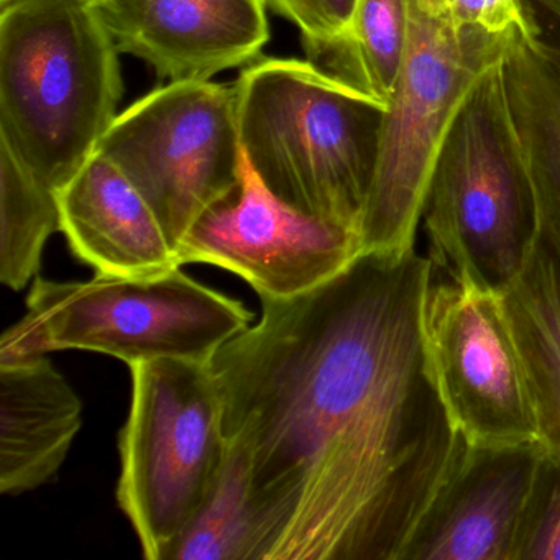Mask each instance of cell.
<instances>
[{
    "mask_svg": "<svg viewBox=\"0 0 560 560\" xmlns=\"http://www.w3.org/2000/svg\"><path fill=\"white\" fill-rule=\"evenodd\" d=\"M432 261L372 252L257 324L211 366L250 458L264 560H405L465 441L422 346Z\"/></svg>",
    "mask_w": 560,
    "mask_h": 560,
    "instance_id": "6da1fadb",
    "label": "cell"
},
{
    "mask_svg": "<svg viewBox=\"0 0 560 560\" xmlns=\"http://www.w3.org/2000/svg\"><path fill=\"white\" fill-rule=\"evenodd\" d=\"M119 54L93 0L0 2V145L51 191L116 120Z\"/></svg>",
    "mask_w": 560,
    "mask_h": 560,
    "instance_id": "7a4b0ae2",
    "label": "cell"
},
{
    "mask_svg": "<svg viewBox=\"0 0 560 560\" xmlns=\"http://www.w3.org/2000/svg\"><path fill=\"white\" fill-rule=\"evenodd\" d=\"M234 91L242 150L265 186L360 234L385 107L314 61L264 58Z\"/></svg>",
    "mask_w": 560,
    "mask_h": 560,
    "instance_id": "3957f363",
    "label": "cell"
},
{
    "mask_svg": "<svg viewBox=\"0 0 560 560\" xmlns=\"http://www.w3.org/2000/svg\"><path fill=\"white\" fill-rule=\"evenodd\" d=\"M27 307L2 336L0 363L57 350L106 353L129 366L160 359L209 363L255 319L244 303L199 283L182 268L150 278L37 277Z\"/></svg>",
    "mask_w": 560,
    "mask_h": 560,
    "instance_id": "277c9868",
    "label": "cell"
},
{
    "mask_svg": "<svg viewBox=\"0 0 560 560\" xmlns=\"http://www.w3.org/2000/svg\"><path fill=\"white\" fill-rule=\"evenodd\" d=\"M434 273L501 290L537 237L536 196L514 126L503 61L458 110L439 153L424 214Z\"/></svg>",
    "mask_w": 560,
    "mask_h": 560,
    "instance_id": "5b68a950",
    "label": "cell"
},
{
    "mask_svg": "<svg viewBox=\"0 0 560 560\" xmlns=\"http://www.w3.org/2000/svg\"><path fill=\"white\" fill-rule=\"evenodd\" d=\"M409 35L398 83L383 114L378 160L360 224L363 254L416 248L445 137L478 81L506 57L516 31L455 25L408 0Z\"/></svg>",
    "mask_w": 560,
    "mask_h": 560,
    "instance_id": "8992f818",
    "label": "cell"
},
{
    "mask_svg": "<svg viewBox=\"0 0 560 560\" xmlns=\"http://www.w3.org/2000/svg\"><path fill=\"white\" fill-rule=\"evenodd\" d=\"M129 369L117 501L143 557L168 560L224 465V399L211 362L160 359Z\"/></svg>",
    "mask_w": 560,
    "mask_h": 560,
    "instance_id": "52a82bcc",
    "label": "cell"
},
{
    "mask_svg": "<svg viewBox=\"0 0 560 560\" xmlns=\"http://www.w3.org/2000/svg\"><path fill=\"white\" fill-rule=\"evenodd\" d=\"M96 152L136 186L178 252L192 225L241 186L234 86L172 81L119 114Z\"/></svg>",
    "mask_w": 560,
    "mask_h": 560,
    "instance_id": "ba28073f",
    "label": "cell"
},
{
    "mask_svg": "<svg viewBox=\"0 0 560 560\" xmlns=\"http://www.w3.org/2000/svg\"><path fill=\"white\" fill-rule=\"evenodd\" d=\"M422 346L455 431L471 447L540 444L536 408L501 290L432 273Z\"/></svg>",
    "mask_w": 560,
    "mask_h": 560,
    "instance_id": "9c48e42d",
    "label": "cell"
},
{
    "mask_svg": "<svg viewBox=\"0 0 560 560\" xmlns=\"http://www.w3.org/2000/svg\"><path fill=\"white\" fill-rule=\"evenodd\" d=\"M182 265L224 268L270 300H291L363 255L355 229L314 218L275 196L244 153L237 191L209 209L178 250Z\"/></svg>",
    "mask_w": 560,
    "mask_h": 560,
    "instance_id": "30bf717a",
    "label": "cell"
},
{
    "mask_svg": "<svg viewBox=\"0 0 560 560\" xmlns=\"http://www.w3.org/2000/svg\"><path fill=\"white\" fill-rule=\"evenodd\" d=\"M120 54L170 81L247 65L270 40L267 0H93Z\"/></svg>",
    "mask_w": 560,
    "mask_h": 560,
    "instance_id": "8fae6325",
    "label": "cell"
},
{
    "mask_svg": "<svg viewBox=\"0 0 560 560\" xmlns=\"http://www.w3.org/2000/svg\"><path fill=\"white\" fill-rule=\"evenodd\" d=\"M544 447H471L435 498L405 560H516Z\"/></svg>",
    "mask_w": 560,
    "mask_h": 560,
    "instance_id": "7c38bea8",
    "label": "cell"
},
{
    "mask_svg": "<svg viewBox=\"0 0 560 560\" xmlns=\"http://www.w3.org/2000/svg\"><path fill=\"white\" fill-rule=\"evenodd\" d=\"M60 232L96 275L150 278L182 268L149 202L103 153L57 191Z\"/></svg>",
    "mask_w": 560,
    "mask_h": 560,
    "instance_id": "4fadbf2b",
    "label": "cell"
},
{
    "mask_svg": "<svg viewBox=\"0 0 560 560\" xmlns=\"http://www.w3.org/2000/svg\"><path fill=\"white\" fill-rule=\"evenodd\" d=\"M83 424V402L47 357L0 363V491L50 481Z\"/></svg>",
    "mask_w": 560,
    "mask_h": 560,
    "instance_id": "5bb4252c",
    "label": "cell"
},
{
    "mask_svg": "<svg viewBox=\"0 0 560 560\" xmlns=\"http://www.w3.org/2000/svg\"><path fill=\"white\" fill-rule=\"evenodd\" d=\"M501 294L533 392L540 445L560 455V264L539 238Z\"/></svg>",
    "mask_w": 560,
    "mask_h": 560,
    "instance_id": "9a60e30c",
    "label": "cell"
},
{
    "mask_svg": "<svg viewBox=\"0 0 560 560\" xmlns=\"http://www.w3.org/2000/svg\"><path fill=\"white\" fill-rule=\"evenodd\" d=\"M504 83L536 196L537 238L560 264V74L523 34L508 48Z\"/></svg>",
    "mask_w": 560,
    "mask_h": 560,
    "instance_id": "2e32d148",
    "label": "cell"
},
{
    "mask_svg": "<svg viewBox=\"0 0 560 560\" xmlns=\"http://www.w3.org/2000/svg\"><path fill=\"white\" fill-rule=\"evenodd\" d=\"M228 438L221 474L168 560H264L247 445L238 435Z\"/></svg>",
    "mask_w": 560,
    "mask_h": 560,
    "instance_id": "e0dca14e",
    "label": "cell"
},
{
    "mask_svg": "<svg viewBox=\"0 0 560 560\" xmlns=\"http://www.w3.org/2000/svg\"><path fill=\"white\" fill-rule=\"evenodd\" d=\"M408 0H359L346 40L320 58L330 74L388 106L408 50Z\"/></svg>",
    "mask_w": 560,
    "mask_h": 560,
    "instance_id": "ac0fdd59",
    "label": "cell"
},
{
    "mask_svg": "<svg viewBox=\"0 0 560 560\" xmlns=\"http://www.w3.org/2000/svg\"><path fill=\"white\" fill-rule=\"evenodd\" d=\"M60 231L57 192L22 168L0 145V281L24 290L40 270L51 234Z\"/></svg>",
    "mask_w": 560,
    "mask_h": 560,
    "instance_id": "d6986e66",
    "label": "cell"
},
{
    "mask_svg": "<svg viewBox=\"0 0 560 560\" xmlns=\"http://www.w3.org/2000/svg\"><path fill=\"white\" fill-rule=\"evenodd\" d=\"M516 560H560V455L546 448L521 527Z\"/></svg>",
    "mask_w": 560,
    "mask_h": 560,
    "instance_id": "ffe728a7",
    "label": "cell"
},
{
    "mask_svg": "<svg viewBox=\"0 0 560 560\" xmlns=\"http://www.w3.org/2000/svg\"><path fill=\"white\" fill-rule=\"evenodd\" d=\"M359 0H267L268 9L290 21L311 57L320 60L346 40Z\"/></svg>",
    "mask_w": 560,
    "mask_h": 560,
    "instance_id": "44dd1931",
    "label": "cell"
},
{
    "mask_svg": "<svg viewBox=\"0 0 560 560\" xmlns=\"http://www.w3.org/2000/svg\"><path fill=\"white\" fill-rule=\"evenodd\" d=\"M521 34L534 54L560 74V0H517Z\"/></svg>",
    "mask_w": 560,
    "mask_h": 560,
    "instance_id": "7402d4cb",
    "label": "cell"
},
{
    "mask_svg": "<svg viewBox=\"0 0 560 560\" xmlns=\"http://www.w3.org/2000/svg\"><path fill=\"white\" fill-rule=\"evenodd\" d=\"M445 15L455 25L508 34L523 25L517 0H447Z\"/></svg>",
    "mask_w": 560,
    "mask_h": 560,
    "instance_id": "603a6c76",
    "label": "cell"
},
{
    "mask_svg": "<svg viewBox=\"0 0 560 560\" xmlns=\"http://www.w3.org/2000/svg\"><path fill=\"white\" fill-rule=\"evenodd\" d=\"M416 4L432 15H444L447 9V0H416Z\"/></svg>",
    "mask_w": 560,
    "mask_h": 560,
    "instance_id": "cb8c5ba5",
    "label": "cell"
},
{
    "mask_svg": "<svg viewBox=\"0 0 560 560\" xmlns=\"http://www.w3.org/2000/svg\"><path fill=\"white\" fill-rule=\"evenodd\" d=\"M0 2H4V0H0Z\"/></svg>",
    "mask_w": 560,
    "mask_h": 560,
    "instance_id": "d4e9b609",
    "label": "cell"
}]
</instances>
